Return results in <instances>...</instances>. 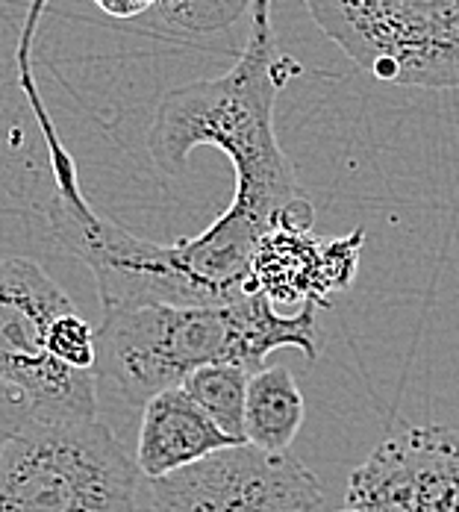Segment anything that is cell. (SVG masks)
<instances>
[{
    "mask_svg": "<svg viewBox=\"0 0 459 512\" xmlns=\"http://www.w3.org/2000/svg\"><path fill=\"white\" fill-rule=\"evenodd\" d=\"M277 48L271 0L251 3V30L236 65L215 77L165 92L148 130L153 165L165 177H183L198 148L227 154L236 192L224 209L230 218L271 233L286 215L309 206L295 165L283 154L274 130Z\"/></svg>",
    "mask_w": 459,
    "mask_h": 512,
    "instance_id": "cell-1",
    "label": "cell"
},
{
    "mask_svg": "<svg viewBox=\"0 0 459 512\" xmlns=\"http://www.w3.org/2000/svg\"><path fill=\"white\" fill-rule=\"evenodd\" d=\"M315 309L304 304L295 315H280L262 292L224 307L109 309L95 327V377L98 386H112L124 404L142 410L212 362H233L256 374L277 348H301L306 359H315Z\"/></svg>",
    "mask_w": 459,
    "mask_h": 512,
    "instance_id": "cell-2",
    "label": "cell"
},
{
    "mask_svg": "<svg viewBox=\"0 0 459 512\" xmlns=\"http://www.w3.org/2000/svg\"><path fill=\"white\" fill-rule=\"evenodd\" d=\"M148 480L101 415H36L0 451V512H145Z\"/></svg>",
    "mask_w": 459,
    "mask_h": 512,
    "instance_id": "cell-3",
    "label": "cell"
},
{
    "mask_svg": "<svg viewBox=\"0 0 459 512\" xmlns=\"http://www.w3.org/2000/svg\"><path fill=\"white\" fill-rule=\"evenodd\" d=\"M327 39L383 83L459 89V0H304Z\"/></svg>",
    "mask_w": 459,
    "mask_h": 512,
    "instance_id": "cell-4",
    "label": "cell"
},
{
    "mask_svg": "<svg viewBox=\"0 0 459 512\" xmlns=\"http://www.w3.org/2000/svg\"><path fill=\"white\" fill-rule=\"evenodd\" d=\"M74 309L39 262L0 259V386L18 392L36 415H98V377L48 354L51 324Z\"/></svg>",
    "mask_w": 459,
    "mask_h": 512,
    "instance_id": "cell-5",
    "label": "cell"
},
{
    "mask_svg": "<svg viewBox=\"0 0 459 512\" xmlns=\"http://www.w3.org/2000/svg\"><path fill=\"white\" fill-rule=\"evenodd\" d=\"M324 486L304 462L254 445L224 448L148 480L145 512H321Z\"/></svg>",
    "mask_w": 459,
    "mask_h": 512,
    "instance_id": "cell-6",
    "label": "cell"
},
{
    "mask_svg": "<svg viewBox=\"0 0 459 512\" xmlns=\"http://www.w3.org/2000/svg\"><path fill=\"white\" fill-rule=\"evenodd\" d=\"M354 512H459V433L442 424L383 439L348 480Z\"/></svg>",
    "mask_w": 459,
    "mask_h": 512,
    "instance_id": "cell-7",
    "label": "cell"
},
{
    "mask_svg": "<svg viewBox=\"0 0 459 512\" xmlns=\"http://www.w3.org/2000/svg\"><path fill=\"white\" fill-rule=\"evenodd\" d=\"M236 445L239 442L224 436L183 392V386H177L159 392L142 407L136 465L145 480H162L186 465H195Z\"/></svg>",
    "mask_w": 459,
    "mask_h": 512,
    "instance_id": "cell-8",
    "label": "cell"
},
{
    "mask_svg": "<svg viewBox=\"0 0 459 512\" xmlns=\"http://www.w3.org/2000/svg\"><path fill=\"white\" fill-rule=\"evenodd\" d=\"M251 289L271 304H315L327 307L324 242L312 233L274 227L256 245L251 259Z\"/></svg>",
    "mask_w": 459,
    "mask_h": 512,
    "instance_id": "cell-9",
    "label": "cell"
},
{
    "mask_svg": "<svg viewBox=\"0 0 459 512\" xmlns=\"http://www.w3.org/2000/svg\"><path fill=\"white\" fill-rule=\"evenodd\" d=\"M304 424V395L289 368L271 365L248 383L245 442L265 454H286Z\"/></svg>",
    "mask_w": 459,
    "mask_h": 512,
    "instance_id": "cell-10",
    "label": "cell"
},
{
    "mask_svg": "<svg viewBox=\"0 0 459 512\" xmlns=\"http://www.w3.org/2000/svg\"><path fill=\"white\" fill-rule=\"evenodd\" d=\"M251 371L233 362H212L183 380V392L206 412V418L239 445L245 442V404Z\"/></svg>",
    "mask_w": 459,
    "mask_h": 512,
    "instance_id": "cell-11",
    "label": "cell"
},
{
    "mask_svg": "<svg viewBox=\"0 0 459 512\" xmlns=\"http://www.w3.org/2000/svg\"><path fill=\"white\" fill-rule=\"evenodd\" d=\"M254 0H153L159 21L177 33H221L236 24Z\"/></svg>",
    "mask_w": 459,
    "mask_h": 512,
    "instance_id": "cell-12",
    "label": "cell"
},
{
    "mask_svg": "<svg viewBox=\"0 0 459 512\" xmlns=\"http://www.w3.org/2000/svg\"><path fill=\"white\" fill-rule=\"evenodd\" d=\"M48 354L74 371H92L98 362L95 327L74 309L59 315L48 330Z\"/></svg>",
    "mask_w": 459,
    "mask_h": 512,
    "instance_id": "cell-13",
    "label": "cell"
},
{
    "mask_svg": "<svg viewBox=\"0 0 459 512\" xmlns=\"http://www.w3.org/2000/svg\"><path fill=\"white\" fill-rule=\"evenodd\" d=\"M359 245H362V230H357L351 239L324 242V271H327L330 292H342L351 286V280L357 274Z\"/></svg>",
    "mask_w": 459,
    "mask_h": 512,
    "instance_id": "cell-14",
    "label": "cell"
},
{
    "mask_svg": "<svg viewBox=\"0 0 459 512\" xmlns=\"http://www.w3.org/2000/svg\"><path fill=\"white\" fill-rule=\"evenodd\" d=\"M27 415H30L27 401H24L18 392L0 386V451H3V445L9 442V436L24 424Z\"/></svg>",
    "mask_w": 459,
    "mask_h": 512,
    "instance_id": "cell-15",
    "label": "cell"
},
{
    "mask_svg": "<svg viewBox=\"0 0 459 512\" xmlns=\"http://www.w3.org/2000/svg\"><path fill=\"white\" fill-rule=\"evenodd\" d=\"M109 18H136L153 9V0H95Z\"/></svg>",
    "mask_w": 459,
    "mask_h": 512,
    "instance_id": "cell-16",
    "label": "cell"
}]
</instances>
